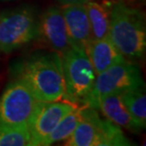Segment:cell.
<instances>
[{"instance_id":"obj_16","label":"cell","mask_w":146,"mask_h":146,"mask_svg":"<svg viewBox=\"0 0 146 146\" xmlns=\"http://www.w3.org/2000/svg\"><path fill=\"white\" fill-rule=\"evenodd\" d=\"M0 146H31L30 128L0 124Z\"/></svg>"},{"instance_id":"obj_13","label":"cell","mask_w":146,"mask_h":146,"mask_svg":"<svg viewBox=\"0 0 146 146\" xmlns=\"http://www.w3.org/2000/svg\"><path fill=\"white\" fill-rule=\"evenodd\" d=\"M122 103L136 124L142 130L146 126V96L144 87L130 89L121 94Z\"/></svg>"},{"instance_id":"obj_9","label":"cell","mask_w":146,"mask_h":146,"mask_svg":"<svg viewBox=\"0 0 146 146\" xmlns=\"http://www.w3.org/2000/svg\"><path fill=\"white\" fill-rule=\"evenodd\" d=\"M37 37L59 55L70 48L62 9L49 7L43 13L39 18Z\"/></svg>"},{"instance_id":"obj_10","label":"cell","mask_w":146,"mask_h":146,"mask_svg":"<svg viewBox=\"0 0 146 146\" xmlns=\"http://www.w3.org/2000/svg\"><path fill=\"white\" fill-rule=\"evenodd\" d=\"M70 46L86 50L92 39L86 5H69L62 9Z\"/></svg>"},{"instance_id":"obj_14","label":"cell","mask_w":146,"mask_h":146,"mask_svg":"<svg viewBox=\"0 0 146 146\" xmlns=\"http://www.w3.org/2000/svg\"><path fill=\"white\" fill-rule=\"evenodd\" d=\"M92 39H104L109 36V13L97 2L91 1L86 4Z\"/></svg>"},{"instance_id":"obj_15","label":"cell","mask_w":146,"mask_h":146,"mask_svg":"<svg viewBox=\"0 0 146 146\" xmlns=\"http://www.w3.org/2000/svg\"><path fill=\"white\" fill-rule=\"evenodd\" d=\"M81 119V108L76 107L75 109L70 111L68 114H66L61 119L59 123L57 124V126L54 128V130L52 131L50 135L48 136V138L46 139V141L44 143V146L52 145L58 143V142L66 141L72 135V133L74 132Z\"/></svg>"},{"instance_id":"obj_3","label":"cell","mask_w":146,"mask_h":146,"mask_svg":"<svg viewBox=\"0 0 146 146\" xmlns=\"http://www.w3.org/2000/svg\"><path fill=\"white\" fill-rule=\"evenodd\" d=\"M82 119L72 135L66 141L68 146H127L132 145L121 129L114 122L102 119L96 108L84 106Z\"/></svg>"},{"instance_id":"obj_6","label":"cell","mask_w":146,"mask_h":146,"mask_svg":"<svg viewBox=\"0 0 146 146\" xmlns=\"http://www.w3.org/2000/svg\"><path fill=\"white\" fill-rule=\"evenodd\" d=\"M39 103L26 84L14 78L0 96V124L30 127Z\"/></svg>"},{"instance_id":"obj_17","label":"cell","mask_w":146,"mask_h":146,"mask_svg":"<svg viewBox=\"0 0 146 146\" xmlns=\"http://www.w3.org/2000/svg\"><path fill=\"white\" fill-rule=\"evenodd\" d=\"M64 6L69 5H86L90 0H58Z\"/></svg>"},{"instance_id":"obj_8","label":"cell","mask_w":146,"mask_h":146,"mask_svg":"<svg viewBox=\"0 0 146 146\" xmlns=\"http://www.w3.org/2000/svg\"><path fill=\"white\" fill-rule=\"evenodd\" d=\"M70 103L40 102L30 124L31 146H44V143L60 121L75 109Z\"/></svg>"},{"instance_id":"obj_2","label":"cell","mask_w":146,"mask_h":146,"mask_svg":"<svg viewBox=\"0 0 146 146\" xmlns=\"http://www.w3.org/2000/svg\"><path fill=\"white\" fill-rule=\"evenodd\" d=\"M109 38L126 60L142 61L146 51L143 13L122 1L114 3L109 13Z\"/></svg>"},{"instance_id":"obj_12","label":"cell","mask_w":146,"mask_h":146,"mask_svg":"<svg viewBox=\"0 0 146 146\" xmlns=\"http://www.w3.org/2000/svg\"><path fill=\"white\" fill-rule=\"evenodd\" d=\"M95 108L100 109L106 119L119 127L127 129L133 133H139L141 131L122 103L121 94L107 95L99 99L96 103Z\"/></svg>"},{"instance_id":"obj_7","label":"cell","mask_w":146,"mask_h":146,"mask_svg":"<svg viewBox=\"0 0 146 146\" xmlns=\"http://www.w3.org/2000/svg\"><path fill=\"white\" fill-rule=\"evenodd\" d=\"M139 87H144L141 69L136 63L123 60L96 75L87 106L95 108L98 100L104 96L121 94Z\"/></svg>"},{"instance_id":"obj_4","label":"cell","mask_w":146,"mask_h":146,"mask_svg":"<svg viewBox=\"0 0 146 146\" xmlns=\"http://www.w3.org/2000/svg\"><path fill=\"white\" fill-rule=\"evenodd\" d=\"M60 56L65 80L64 96L72 104L87 106L94 86L96 73L86 51L70 46Z\"/></svg>"},{"instance_id":"obj_11","label":"cell","mask_w":146,"mask_h":146,"mask_svg":"<svg viewBox=\"0 0 146 146\" xmlns=\"http://www.w3.org/2000/svg\"><path fill=\"white\" fill-rule=\"evenodd\" d=\"M86 51L96 75L121 61L126 60L112 43L109 36L104 39H91Z\"/></svg>"},{"instance_id":"obj_1","label":"cell","mask_w":146,"mask_h":146,"mask_svg":"<svg viewBox=\"0 0 146 146\" xmlns=\"http://www.w3.org/2000/svg\"><path fill=\"white\" fill-rule=\"evenodd\" d=\"M14 78L25 83L39 102H55L65 94L62 61L56 52L23 61L15 66Z\"/></svg>"},{"instance_id":"obj_5","label":"cell","mask_w":146,"mask_h":146,"mask_svg":"<svg viewBox=\"0 0 146 146\" xmlns=\"http://www.w3.org/2000/svg\"><path fill=\"white\" fill-rule=\"evenodd\" d=\"M39 18L31 7H20L0 14V52L11 53L38 36Z\"/></svg>"}]
</instances>
